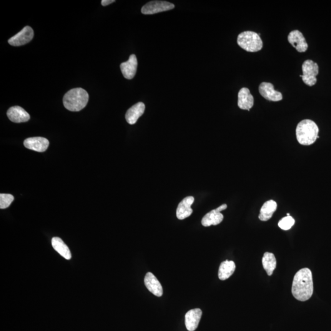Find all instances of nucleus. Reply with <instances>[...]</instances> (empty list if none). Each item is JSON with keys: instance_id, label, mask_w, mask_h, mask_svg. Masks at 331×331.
I'll return each instance as SVG.
<instances>
[{"instance_id": "412c9836", "label": "nucleus", "mask_w": 331, "mask_h": 331, "mask_svg": "<svg viewBox=\"0 0 331 331\" xmlns=\"http://www.w3.org/2000/svg\"><path fill=\"white\" fill-rule=\"evenodd\" d=\"M52 245L54 250L65 259L67 260L71 259L72 256L69 248L65 244L62 239L57 237L52 238Z\"/></svg>"}, {"instance_id": "7ed1b4c3", "label": "nucleus", "mask_w": 331, "mask_h": 331, "mask_svg": "<svg viewBox=\"0 0 331 331\" xmlns=\"http://www.w3.org/2000/svg\"><path fill=\"white\" fill-rule=\"evenodd\" d=\"M89 95L82 88H76L67 92L64 97L65 108L72 112H78L87 106Z\"/></svg>"}, {"instance_id": "9b49d317", "label": "nucleus", "mask_w": 331, "mask_h": 331, "mask_svg": "<svg viewBox=\"0 0 331 331\" xmlns=\"http://www.w3.org/2000/svg\"><path fill=\"white\" fill-rule=\"evenodd\" d=\"M24 146L38 152L46 151L49 145V140L42 137H30L24 140Z\"/></svg>"}, {"instance_id": "b1692460", "label": "nucleus", "mask_w": 331, "mask_h": 331, "mask_svg": "<svg viewBox=\"0 0 331 331\" xmlns=\"http://www.w3.org/2000/svg\"><path fill=\"white\" fill-rule=\"evenodd\" d=\"M14 198L13 196L10 194H0V208L1 209H6L8 207L11 203L13 202Z\"/></svg>"}, {"instance_id": "6e6552de", "label": "nucleus", "mask_w": 331, "mask_h": 331, "mask_svg": "<svg viewBox=\"0 0 331 331\" xmlns=\"http://www.w3.org/2000/svg\"><path fill=\"white\" fill-rule=\"evenodd\" d=\"M227 205L223 204L219 207L217 208L216 209L212 210L202 218L201 223L202 226L205 227H210L211 225H217L222 223L224 217L221 213L225 209H227Z\"/></svg>"}, {"instance_id": "6ab92c4d", "label": "nucleus", "mask_w": 331, "mask_h": 331, "mask_svg": "<svg viewBox=\"0 0 331 331\" xmlns=\"http://www.w3.org/2000/svg\"><path fill=\"white\" fill-rule=\"evenodd\" d=\"M277 204L274 200H269L265 202L261 208L259 219L263 222L269 220L277 210Z\"/></svg>"}, {"instance_id": "5701e85b", "label": "nucleus", "mask_w": 331, "mask_h": 331, "mask_svg": "<svg viewBox=\"0 0 331 331\" xmlns=\"http://www.w3.org/2000/svg\"><path fill=\"white\" fill-rule=\"evenodd\" d=\"M295 220L292 216H287L283 217L282 220L278 222V227L281 229L285 231L289 230L295 225Z\"/></svg>"}, {"instance_id": "2eb2a0df", "label": "nucleus", "mask_w": 331, "mask_h": 331, "mask_svg": "<svg viewBox=\"0 0 331 331\" xmlns=\"http://www.w3.org/2000/svg\"><path fill=\"white\" fill-rule=\"evenodd\" d=\"M238 106L240 109L249 111L254 104V98L247 88H242L238 94Z\"/></svg>"}, {"instance_id": "0eeeda50", "label": "nucleus", "mask_w": 331, "mask_h": 331, "mask_svg": "<svg viewBox=\"0 0 331 331\" xmlns=\"http://www.w3.org/2000/svg\"><path fill=\"white\" fill-rule=\"evenodd\" d=\"M33 36V30L31 27L27 26L24 27L18 33L10 38L8 42L12 46H23L31 41Z\"/></svg>"}, {"instance_id": "aec40b11", "label": "nucleus", "mask_w": 331, "mask_h": 331, "mask_svg": "<svg viewBox=\"0 0 331 331\" xmlns=\"http://www.w3.org/2000/svg\"><path fill=\"white\" fill-rule=\"evenodd\" d=\"M235 269V265L232 261H225L221 263L219 269V278L221 280H225L233 274Z\"/></svg>"}, {"instance_id": "1a4fd4ad", "label": "nucleus", "mask_w": 331, "mask_h": 331, "mask_svg": "<svg viewBox=\"0 0 331 331\" xmlns=\"http://www.w3.org/2000/svg\"><path fill=\"white\" fill-rule=\"evenodd\" d=\"M259 92L268 101L276 102L283 99L282 94L274 89V85L271 83L262 82L259 86Z\"/></svg>"}, {"instance_id": "f3484780", "label": "nucleus", "mask_w": 331, "mask_h": 331, "mask_svg": "<svg viewBox=\"0 0 331 331\" xmlns=\"http://www.w3.org/2000/svg\"><path fill=\"white\" fill-rule=\"evenodd\" d=\"M7 115L11 122L14 123H23L29 121L30 116L26 110L17 106L11 107L7 112Z\"/></svg>"}, {"instance_id": "4468645a", "label": "nucleus", "mask_w": 331, "mask_h": 331, "mask_svg": "<svg viewBox=\"0 0 331 331\" xmlns=\"http://www.w3.org/2000/svg\"><path fill=\"white\" fill-rule=\"evenodd\" d=\"M195 201V198L193 197H188L184 198L178 205L176 210V216L178 219L184 220L189 217L192 214L193 209L192 205Z\"/></svg>"}, {"instance_id": "ddd939ff", "label": "nucleus", "mask_w": 331, "mask_h": 331, "mask_svg": "<svg viewBox=\"0 0 331 331\" xmlns=\"http://www.w3.org/2000/svg\"><path fill=\"white\" fill-rule=\"evenodd\" d=\"M137 67V60L136 55H130L127 62L120 65V69L125 79H132L136 75Z\"/></svg>"}, {"instance_id": "20e7f679", "label": "nucleus", "mask_w": 331, "mask_h": 331, "mask_svg": "<svg viewBox=\"0 0 331 331\" xmlns=\"http://www.w3.org/2000/svg\"><path fill=\"white\" fill-rule=\"evenodd\" d=\"M237 42L242 49L247 52H257L263 48L262 39L260 34L254 32L241 33L237 37Z\"/></svg>"}, {"instance_id": "f8f14e48", "label": "nucleus", "mask_w": 331, "mask_h": 331, "mask_svg": "<svg viewBox=\"0 0 331 331\" xmlns=\"http://www.w3.org/2000/svg\"><path fill=\"white\" fill-rule=\"evenodd\" d=\"M145 287L153 295L157 297H162L164 290L161 283H160L157 277L151 272H147L144 278Z\"/></svg>"}, {"instance_id": "4be33fe9", "label": "nucleus", "mask_w": 331, "mask_h": 331, "mask_svg": "<svg viewBox=\"0 0 331 331\" xmlns=\"http://www.w3.org/2000/svg\"><path fill=\"white\" fill-rule=\"evenodd\" d=\"M263 266L267 274L272 275L277 266V260L272 253L265 252L262 259Z\"/></svg>"}, {"instance_id": "393cba45", "label": "nucleus", "mask_w": 331, "mask_h": 331, "mask_svg": "<svg viewBox=\"0 0 331 331\" xmlns=\"http://www.w3.org/2000/svg\"><path fill=\"white\" fill-rule=\"evenodd\" d=\"M114 2V0H102L101 4L102 6H107V5L110 4L112 3V2Z\"/></svg>"}, {"instance_id": "423d86ee", "label": "nucleus", "mask_w": 331, "mask_h": 331, "mask_svg": "<svg viewBox=\"0 0 331 331\" xmlns=\"http://www.w3.org/2000/svg\"><path fill=\"white\" fill-rule=\"evenodd\" d=\"M174 4L165 1H152L147 2L142 7L143 14L151 15L164 11H169L174 8Z\"/></svg>"}, {"instance_id": "39448f33", "label": "nucleus", "mask_w": 331, "mask_h": 331, "mask_svg": "<svg viewBox=\"0 0 331 331\" xmlns=\"http://www.w3.org/2000/svg\"><path fill=\"white\" fill-rule=\"evenodd\" d=\"M302 68L303 82L308 86H313L317 82V76L319 73V66L318 64L311 60H305L303 62Z\"/></svg>"}, {"instance_id": "f03ea898", "label": "nucleus", "mask_w": 331, "mask_h": 331, "mask_svg": "<svg viewBox=\"0 0 331 331\" xmlns=\"http://www.w3.org/2000/svg\"><path fill=\"white\" fill-rule=\"evenodd\" d=\"M319 129L313 120H302L297 125L296 135L298 142L302 145H310L319 138Z\"/></svg>"}, {"instance_id": "dca6fc26", "label": "nucleus", "mask_w": 331, "mask_h": 331, "mask_svg": "<svg viewBox=\"0 0 331 331\" xmlns=\"http://www.w3.org/2000/svg\"><path fill=\"white\" fill-rule=\"evenodd\" d=\"M202 310L199 308L190 310L185 315V326L188 331H194L197 329L202 317Z\"/></svg>"}, {"instance_id": "9d476101", "label": "nucleus", "mask_w": 331, "mask_h": 331, "mask_svg": "<svg viewBox=\"0 0 331 331\" xmlns=\"http://www.w3.org/2000/svg\"><path fill=\"white\" fill-rule=\"evenodd\" d=\"M290 43L299 52H305L308 49V44L305 37L299 30L291 32L288 36Z\"/></svg>"}, {"instance_id": "a211bd4d", "label": "nucleus", "mask_w": 331, "mask_h": 331, "mask_svg": "<svg viewBox=\"0 0 331 331\" xmlns=\"http://www.w3.org/2000/svg\"><path fill=\"white\" fill-rule=\"evenodd\" d=\"M145 109V104L142 102H139L134 104L131 108L128 110L126 115H125V119H126L127 122L130 125L136 124L139 118L144 114Z\"/></svg>"}, {"instance_id": "f257e3e1", "label": "nucleus", "mask_w": 331, "mask_h": 331, "mask_svg": "<svg viewBox=\"0 0 331 331\" xmlns=\"http://www.w3.org/2000/svg\"><path fill=\"white\" fill-rule=\"evenodd\" d=\"M292 292L295 299L299 301H306L312 297V273L308 268H303L295 274L293 281Z\"/></svg>"}]
</instances>
